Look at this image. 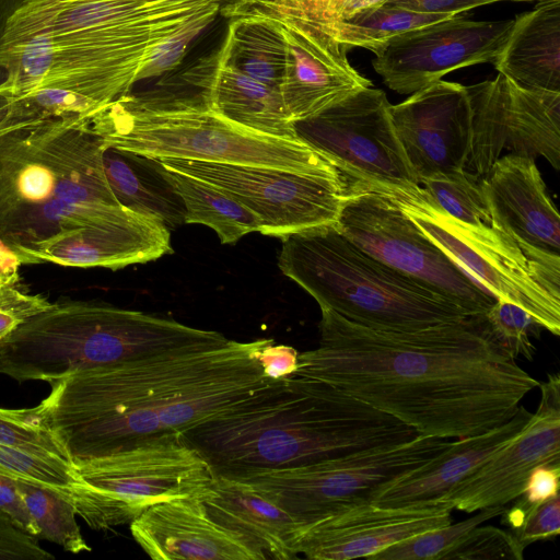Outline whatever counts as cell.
I'll return each mask as SVG.
<instances>
[{
	"mask_svg": "<svg viewBox=\"0 0 560 560\" xmlns=\"http://www.w3.org/2000/svg\"><path fill=\"white\" fill-rule=\"evenodd\" d=\"M319 341L292 375L383 411L421 436L463 439L510 420L539 382L489 336L481 315L381 330L322 307Z\"/></svg>",
	"mask_w": 560,
	"mask_h": 560,
	"instance_id": "6da1fadb",
	"label": "cell"
},
{
	"mask_svg": "<svg viewBox=\"0 0 560 560\" xmlns=\"http://www.w3.org/2000/svg\"><path fill=\"white\" fill-rule=\"evenodd\" d=\"M272 340L229 339L85 369L50 382L39 406L74 467L245 404L277 381L258 362Z\"/></svg>",
	"mask_w": 560,
	"mask_h": 560,
	"instance_id": "7a4b0ae2",
	"label": "cell"
},
{
	"mask_svg": "<svg viewBox=\"0 0 560 560\" xmlns=\"http://www.w3.org/2000/svg\"><path fill=\"white\" fill-rule=\"evenodd\" d=\"M419 434L325 382L291 375L182 433L215 475L289 468Z\"/></svg>",
	"mask_w": 560,
	"mask_h": 560,
	"instance_id": "3957f363",
	"label": "cell"
},
{
	"mask_svg": "<svg viewBox=\"0 0 560 560\" xmlns=\"http://www.w3.org/2000/svg\"><path fill=\"white\" fill-rule=\"evenodd\" d=\"M92 116L68 115L0 130V246L34 265L58 234L127 215L107 183Z\"/></svg>",
	"mask_w": 560,
	"mask_h": 560,
	"instance_id": "277c9868",
	"label": "cell"
},
{
	"mask_svg": "<svg viewBox=\"0 0 560 560\" xmlns=\"http://www.w3.org/2000/svg\"><path fill=\"white\" fill-rule=\"evenodd\" d=\"M106 147L150 156L246 164L342 178L298 139L260 133L215 113L202 93H126L91 117Z\"/></svg>",
	"mask_w": 560,
	"mask_h": 560,
	"instance_id": "5b68a950",
	"label": "cell"
},
{
	"mask_svg": "<svg viewBox=\"0 0 560 560\" xmlns=\"http://www.w3.org/2000/svg\"><path fill=\"white\" fill-rule=\"evenodd\" d=\"M228 340L221 332L140 311L58 301L0 341V374L19 383H50L85 369Z\"/></svg>",
	"mask_w": 560,
	"mask_h": 560,
	"instance_id": "8992f818",
	"label": "cell"
},
{
	"mask_svg": "<svg viewBox=\"0 0 560 560\" xmlns=\"http://www.w3.org/2000/svg\"><path fill=\"white\" fill-rule=\"evenodd\" d=\"M282 273L345 318L381 330H417L469 315L428 285L363 252L335 223L282 238Z\"/></svg>",
	"mask_w": 560,
	"mask_h": 560,
	"instance_id": "52a82bcc",
	"label": "cell"
},
{
	"mask_svg": "<svg viewBox=\"0 0 560 560\" xmlns=\"http://www.w3.org/2000/svg\"><path fill=\"white\" fill-rule=\"evenodd\" d=\"M220 0H173L140 18L103 27L31 37L0 48L7 81L0 95L27 92L47 81L90 77L131 91L148 58L164 39Z\"/></svg>",
	"mask_w": 560,
	"mask_h": 560,
	"instance_id": "ba28073f",
	"label": "cell"
},
{
	"mask_svg": "<svg viewBox=\"0 0 560 560\" xmlns=\"http://www.w3.org/2000/svg\"><path fill=\"white\" fill-rule=\"evenodd\" d=\"M74 468L80 479L71 490L74 509L97 530L130 524L162 501L200 498L215 477L182 433H167Z\"/></svg>",
	"mask_w": 560,
	"mask_h": 560,
	"instance_id": "9c48e42d",
	"label": "cell"
},
{
	"mask_svg": "<svg viewBox=\"0 0 560 560\" xmlns=\"http://www.w3.org/2000/svg\"><path fill=\"white\" fill-rule=\"evenodd\" d=\"M396 199L418 228L497 300L520 306L559 336L560 255L523 243L493 224L455 220L421 194Z\"/></svg>",
	"mask_w": 560,
	"mask_h": 560,
	"instance_id": "30bf717a",
	"label": "cell"
},
{
	"mask_svg": "<svg viewBox=\"0 0 560 560\" xmlns=\"http://www.w3.org/2000/svg\"><path fill=\"white\" fill-rule=\"evenodd\" d=\"M450 443L418 435L307 465L230 478L248 483L303 526L346 506L371 502L383 486L424 464Z\"/></svg>",
	"mask_w": 560,
	"mask_h": 560,
	"instance_id": "8fae6325",
	"label": "cell"
},
{
	"mask_svg": "<svg viewBox=\"0 0 560 560\" xmlns=\"http://www.w3.org/2000/svg\"><path fill=\"white\" fill-rule=\"evenodd\" d=\"M336 228L386 266L453 301L469 315L486 313L497 298L431 241L397 199L350 184Z\"/></svg>",
	"mask_w": 560,
	"mask_h": 560,
	"instance_id": "7c38bea8",
	"label": "cell"
},
{
	"mask_svg": "<svg viewBox=\"0 0 560 560\" xmlns=\"http://www.w3.org/2000/svg\"><path fill=\"white\" fill-rule=\"evenodd\" d=\"M384 91H355L317 115L294 121L295 138L328 159L347 185L393 197L420 195V183L397 137Z\"/></svg>",
	"mask_w": 560,
	"mask_h": 560,
	"instance_id": "4fadbf2b",
	"label": "cell"
},
{
	"mask_svg": "<svg viewBox=\"0 0 560 560\" xmlns=\"http://www.w3.org/2000/svg\"><path fill=\"white\" fill-rule=\"evenodd\" d=\"M170 170L215 185L232 195L261 221L260 233L285 237L337 222L346 196L342 178L246 164L159 156Z\"/></svg>",
	"mask_w": 560,
	"mask_h": 560,
	"instance_id": "5bb4252c",
	"label": "cell"
},
{
	"mask_svg": "<svg viewBox=\"0 0 560 560\" xmlns=\"http://www.w3.org/2000/svg\"><path fill=\"white\" fill-rule=\"evenodd\" d=\"M466 91L471 141L465 171L483 177L503 151L542 156L560 168V92L528 89L500 73Z\"/></svg>",
	"mask_w": 560,
	"mask_h": 560,
	"instance_id": "9a60e30c",
	"label": "cell"
},
{
	"mask_svg": "<svg viewBox=\"0 0 560 560\" xmlns=\"http://www.w3.org/2000/svg\"><path fill=\"white\" fill-rule=\"evenodd\" d=\"M513 20L474 21L460 15L395 35L375 54L374 70L399 94L416 91L446 73L500 54Z\"/></svg>",
	"mask_w": 560,
	"mask_h": 560,
	"instance_id": "2e32d148",
	"label": "cell"
},
{
	"mask_svg": "<svg viewBox=\"0 0 560 560\" xmlns=\"http://www.w3.org/2000/svg\"><path fill=\"white\" fill-rule=\"evenodd\" d=\"M538 408L521 432L481 462L434 504L474 513L505 505L522 494L530 471L560 464V376L538 384Z\"/></svg>",
	"mask_w": 560,
	"mask_h": 560,
	"instance_id": "e0dca14e",
	"label": "cell"
},
{
	"mask_svg": "<svg viewBox=\"0 0 560 560\" xmlns=\"http://www.w3.org/2000/svg\"><path fill=\"white\" fill-rule=\"evenodd\" d=\"M390 117L418 179L465 168L471 141L466 86L435 81L396 105Z\"/></svg>",
	"mask_w": 560,
	"mask_h": 560,
	"instance_id": "ac0fdd59",
	"label": "cell"
},
{
	"mask_svg": "<svg viewBox=\"0 0 560 560\" xmlns=\"http://www.w3.org/2000/svg\"><path fill=\"white\" fill-rule=\"evenodd\" d=\"M444 504L382 506L372 502L346 506L303 525L296 551L313 560L370 558L397 542L451 524Z\"/></svg>",
	"mask_w": 560,
	"mask_h": 560,
	"instance_id": "d6986e66",
	"label": "cell"
},
{
	"mask_svg": "<svg viewBox=\"0 0 560 560\" xmlns=\"http://www.w3.org/2000/svg\"><path fill=\"white\" fill-rule=\"evenodd\" d=\"M275 20L287 45L279 92L293 122L313 117L372 85L349 62L348 48L329 34L305 22Z\"/></svg>",
	"mask_w": 560,
	"mask_h": 560,
	"instance_id": "ffe728a7",
	"label": "cell"
},
{
	"mask_svg": "<svg viewBox=\"0 0 560 560\" xmlns=\"http://www.w3.org/2000/svg\"><path fill=\"white\" fill-rule=\"evenodd\" d=\"M138 545L154 560H266L245 538L218 524L198 497L149 506L130 523Z\"/></svg>",
	"mask_w": 560,
	"mask_h": 560,
	"instance_id": "44dd1931",
	"label": "cell"
},
{
	"mask_svg": "<svg viewBox=\"0 0 560 560\" xmlns=\"http://www.w3.org/2000/svg\"><path fill=\"white\" fill-rule=\"evenodd\" d=\"M491 224L516 240L559 255L560 217L535 160L500 156L481 177Z\"/></svg>",
	"mask_w": 560,
	"mask_h": 560,
	"instance_id": "7402d4cb",
	"label": "cell"
},
{
	"mask_svg": "<svg viewBox=\"0 0 560 560\" xmlns=\"http://www.w3.org/2000/svg\"><path fill=\"white\" fill-rule=\"evenodd\" d=\"M171 231L159 221L131 212L116 222L68 231L39 244L34 265L119 269L172 253Z\"/></svg>",
	"mask_w": 560,
	"mask_h": 560,
	"instance_id": "603a6c76",
	"label": "cell"
},
{
	"mask_svg": "<svg viewBox=\"0 0 560 560\" xmlns=\"http://www.w3.org/2000/svg\"><path fill=\"white\" fill-rule=\"evenodd\" d=\"M533 412L520 405L504 423L486 432L457 439L424 464L383 486L371 502L382 506L434 504L470 470L514 439Z\"/></svg>",
	"mask_w": 560,
	"mask_h": 560,
	"instance_id": "cb8c5ba5",
	"label": "cell"
},
{
	"mask_svg": "<svg viewBox=\"0 0 560 560\" xmlns=\"http://www.w3.org/2000/svg\"><path fill=\"white\" fill-rule=\"evenodd\" d=\"M186 80L224 118L260 133L296 139L279 90L246 75L218 54L201 60Z\"/></svg>",
	"mask_w": 560,
	"mask_h": 560,
	"instance_id": "d4e9b609",
	"label": "cell"
},
{
	"mask_svg": "<svg viewBox=\"0 0 560 560\" xmlns=\"http://www.w3.org/2000/svg\"><path fill=\"white\" fill-rule=\"evenodd\" d=\"M199 499L213 521L245 538L267 559L299 557L296 542L302 525L248 483L215 475Z\"/></svg>",
	"mask_w": 560,
	"mask_h": 560,
	"instance_id": "484cf974",
	"label": "cell"
},
{
	"mask_svg": "<svg viewBox=\"0 0 560 560\" xmlns=\"http://www.w3.org/2000/svg\"><path fill=\"white\" fill-rule=\"evenodd\" d=\"M492 63L522 86L560 92V0L540 1L513 19Z\"/></svg>",
	"mask_w": 560,
	"mask_h": 560,
	"instance_id": "4316f807",
	"label": "cell"
},
{
	"mask_svg": "<svg viewBox=\"0 0 560 560\" xmlns=\"http://www.w3.org/2000/svg\"><path fill=\"white\" fill-rule=\"evenodd\" d=\"M173 0H28L10 18L0 44L34 36L103 27L149 14Z\"/></svg>",
	"mask_w": 560,
	"mask_h": 560,
	"instance_id": "83f0119b",
	"label": "cell"
},
{
	"mask_svg": "<svg viewBox=\"0 0 560 560\" xmlns=\"http://www.w3.org/2000/svg\"><path fill=\"white\" fill-rule=\"evenodd\" d=\"M103 167L121 207L154 219L170 231L185 223V205L159 158L106 147Z\"/></svg>",
	"mask_w": 560,
	"mask_h": 560,
	"instance_id": "f1b7e54d",
	"label": "cell"
},
{
	"mask_svg": "<svg viewBox=\"0 0 560 560\" xmlns=\"http://www.w3.org/2000/svg\"><path fill=\"white\" fill-rule=\"evenodd\" d=\"M233 18L217 54L246 75L279 90L287 59L279 23L252 12Z\"/></svg>",
	"mask_w": 560,
	"mask_h": 560,
	"instance_id": "f546056e",
	"label": "cell"
},
{
	"mask_svg": "<svg viewBox=\"0 0 560 560\" xmlns=\"http://www.w3.org/2000/svg\"><path fill=\"white\" fill-rule=\"evenodd\" d=\"M167 171L185 205V223L211 228L222 244H232L248 233L260 232V219L229 192L182 172Z\"/></svg>",
	"mask_w": 560,
	"mask_h": 560,
	"instance_id": "4dcf8cb0",
	"label": "cell"
},
{
	"mask_svg": "<svg viewBox=\"0 0 560 560\" xmlns=\"http://www.w3.org/2000/svg\"><path fill=\"white\" fill-rule=\"evenodd\" d=\"M448 18L451 16L415 12L384 3L365 9L348 21L317 27L348 49L362 47L377 54L395 35Z\"/></svg>",
	"mask_w": 560,
	"mask_h": 560,
	"instance_id": "1f68e13d",
	"label": "cell"
},
{
	"mask_svg": "<svg viewBox=\"0 0 560 560\" xmlns=\"http://www.w3.org/2000/svg\"><path fill=\"white\" fill-rule=\"evenodd\" d=\"M12 479L38 527V539L54 542L74 555L91 551L77 523L71 493L58 492L18 478Z\"/></svg>",
	"mask_w": 560,
	"mask_h": 560,
	"instance_id": "d6a6232c",
	"label": "cell"
},
{
	"mask_svg": "<svg viewBox=\"0 0 560 560\" xmlns=\"http://www.w3.org/2000/svg\"><path fill=\"white\" fill-rule=\"evenodd\" d=\"M419 183L422 199L451 218L470 225L491 224L480 177L460 170L434 174Z\"/></svg>",
	"mask_w": 560,
	"mask_h": 560,
	"instance_id": "836d02e7",
	"label": "cell"
},
{
	"mask_svg": "<svg viewBox=\"0 0 560 560\" xmlns=\"http://www.w3.org/2000/svg\"><path fill=\"white\" fill-rule=\"evenodd\" d=\"M387 0H253L244 5L225 9L226 16L258 13L272 19L305 22L327 26L350 20L359 12L384 4Z\"/></svg>",
	"mask_w": 560,
	"mask_h": 560,
	"instance_id": "e575fe53",
	"label": "cell"
},
{
	"mask_svg": "<svg viewBox=\"0 0 560 560\" xmlns=\"http://www.w3.org/2000/svg\"><path fill=\"white\" fill-rule=\"evenodd\" d=\"M0 445L73 467L65 447L44 419L39 404L23 409L0 407Z\"/></svg>",
	"mask_w": 560,
	"mask_h": 560,
	"instance_id": "d590c367",
	"label": "cell"
},
{
	"mask_svg": "<svg viewBox=\"0 0 560 560\" xmlns=\"http://www.w3.org/2000/svg\"><path fill=\"white\" fill-rule=\"evenodd\" d=\"M505 505L486 508L458 523L427 530L371 556L373 560H442L474 527L500 516Z\"/></svg>",
	"mask_w": 560,
	"mask_h": 560,
	"instance_id": "8d00e7d4",
	"label": "cell"
},
{
	"mask_svg": "<svg viewBox=\"0 0 560 560\" xmlns=\"http://www.w3.org/2000/svg\"><path fill=\"white\" fill-rule=\"evenodd\" d=\"M485 327L497 346L512 359L529 361L535 354L532 337L539 338L542 326L520 306L498 299L481 314Z\"/></svg>",
	"mask_w": 560,
	"mask_h": 560,
	"instance_id": "74e56055",
	"label": "cell"
},
{
	"mask_svg": "<svg viewBox=\"0 0 560 560\" xmlns=\"http://www.w3.org/2000/svg\"><path fill=\"white\" fill-rule=\"evenodd\" d=\"M0 472L62 493L79 482L75 468L0 445Z\"/></svg>",
	"mask_w": 560,
	"mask_h": 560,
	"instance_id": "f35d334b",
	"label": "cell"
},
{
	"mask_svg": "<svg viewBox=\"0 0 560 560\" xmlns=\"http://www.w3.org/2000/svg\"><path fill=\"white\" fill-rule=\"evenodd\" d=\"M525 548L513 532L480 524L451 548L442 560H522Z\"/></svg>",
	"mask_w": 560,
	"mask_h": 560,
	"instance_id": "ab89813d",
	"label": "cell"
},
{
	"mask_svg": "<svg viewBox=\"0 0 560 560\" xmlns=\"http://www.w3.org/2000/svg\"><path fill=\"white\" fill-rule=\"evenodd\" d=\"M221 12V3H214L191 18L184 26L158 45L144 63L138 82L159 77L177 67L189 45L210 25Z\"/></svg>",
	"mask_w": 560,
	"mask_h": 560,
	"instance_id": "60d3db41",
	"label": "cell"
},
{
	"mask_svg": "<svg viewBox=\"0 0 560 560\" xmlns=\"http://www.w3.org/2000/svg\"><path fill=\"white\" fill-rule=\"evenodd\" d=\"M51 304L44 294L27 293L19 284L0 287V341Z\"/></svg>",
	"mask_w": 560,
	"mask_h": 560,
	"instance_id": "b9f144b4",
	"label": "cell"
},
{
	"mask_svg": "<svg viewBox=\"0 0 560 560\" xmlns=\"http://www.w3.org/2000/svg\"><path fill=\"white\" fill-rule=\"evenodd\" d=\"M0 512V560H49L54 555Z\"/></svg>",
	"mask_w": 560,
	"mask_h": 560,
	"instance_id": "7bdbcfd3",
	"label": "cell"
},
{
	"mask_svg": "<svg viewBox=\"0 0 560 560\" xmlns=\"http://www.w3.org/2000/svg\"><path fill=\"white\" fill-rule=\"evenodd\" d=\"M513 533L525 547L537 540L557 536L560 533L559 493L536 505Z\"/></svg>",
	"mask_w": 560,
	"mask_h": 560,
	"instance_id": "ee69618b",
	"label": "cell"
},
{
	"mask_svg": "<svg viewBox=\"0 0 560 560\" xmlns=\"http://www.w3.org/2000/svg\"><path fill=\"white\" fill-rule=\"evenodd\" d=\"M559 485L560 464L537 466L528 475L523 492L515 503L527 516L536 505L558 494Z\"/></svg>",
	"mask_w": 560,
	"mask_h": 560,
	"instance_id": "f6af8a7d",
	"label": "cell"
},
{
	"mask_svg": "<svg viewBox=\"0 0 560 560\" xmlns=\"http://www.w3.org/2000/svg\"><path fill=\"white\" fill-rule=\"evenodd\" d=\"M0 512L5 514L16 527L37 538L38 527L20 495L14 479L2 472H0Z\"/></svg>",
	"mask_w": 560,
	"mask_h": 560,
	"instance_id": "bcb514c9",
	"label": "cell"
},
{
	"mask_svg": "<svg viewBox=\"0 0 560 560\" xmlns=\"http://www.w3.org/2000/svg\"><path fill=\"white\" fill-rule=\"evenodd\" d=\"M299 352L287 345H276L272 340L258 353V362L262 373L270 380H282L298 370Z\"/></svg>",
	"mask_w": 560,
	"mask_h": 560,
	"instance_id": "7dc6e473",
	"label": "cell"
},
{
	"mask_svg": "<svg viewBox=\"0 0 560 560\" xmlns=\"http://www.w3.org/2000/svg\"><path fill=\"white\" fill-rule=\"evenodd\" d=\"M498 1L499 0H387L385 3L415 12L453 16L460 12Z\"/></svg>",
	"mask_w": 560,
	"mask_h": 560,
	"instance_id": "c3c4849f",
	"label": "cell"
},
{
	"mask_svg": "<svg viewBox=\"0 0 560 560\" xmlns=\"http://www.w3.org/2000/svg\"><path fill=\"white\" fill-rule=\"evenodd\" d=\"M19 258L0 246V287L20 284Z\"/></svg>",
	"mask_w": 560,
	"mask_h": 560,
	"instance_id": "681fc988",
	"label": "cell"
},
{
	"mask_svg": "<svg viewBox=\"0 0 560 560\" xmlns=\"http://www.w3.org/2000/svg\"><path fill=\"white\" fill-rule=\"evenodd\" d=\"M28 0H0V44L2 42L8 21L12 14ZM7 77L0 69V90L4 85Z\"/></svg>",
	"mask_w": 560,
	"mask_h": 560,
	"instance_id": "f907efd6",
	"label": "cell"
},
{
	"mask_svg": "<svg viewBox=\"0 0 560 560\" xmlns=\"http://www.w3.org/2000/svg\"><path fill=\"white\" fill-rule=\"evenodd\" d=\"M220 1H221V3L228 2L226 7L224 9H230V8H236V7L244 5L253 0H220Z\"/></svg>",
	"mask_w": 560,
	"mask_h": 560,
	"instance_id": "816d5d0a",
	"label": "cell"
},
{
	"mask_svg": "<svg viewBox=\"0 0 560 560\" xmlns=\"http://www.w3.org/2000/svg\"><path fill=\"white\" fill-rule=\"evenodd\" d=\"M499 1H503V0H499ZM512 1H532V0H512ZM537 1H546V0H537Z\"/></svg>",
	"mask_w": 560,
	"mask_h": 560,
	"instance_id": "f5cc1de1",
	"label": "cell"
}]
</instances>
